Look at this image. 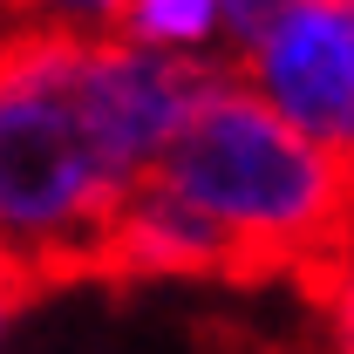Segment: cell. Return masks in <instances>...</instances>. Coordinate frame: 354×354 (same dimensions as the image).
<instances>
[{
    "label": "cell",
    "mask_w": 354,
    "mask_h": 354,
    "mask_svg": "<svg viewBox=\"0 0 354 354\" xmlns=\"http://www.w3.org/2000/svg\"><path fill=\"white\" fill-rule=\"evenodd\" d=\"M212 75L205 55L102 28L0 35V239L41 286L95 279V245L123 191L157 164Z\"/></svg>",
    "instance_id": "6da1fadb"
},
{
    "label": "cell",
    "mask_w": 354,
    "mask_h": 354,
    "mask_svg": "<svg viewBox=\"0 0 354 354\" xmlns=\"http://www.w3.org/2000/svg\"><path fill=\"white\" fill-rule=\"evenodd\" d=\"M150 171L232 239L245 279H300L313 307L354 252V164L293 130L245 75H212Z\"/></svg>",
    "instance_id": "7a4b0ae2"
},
{
    "label": "cell",
    "mask_w": 354,
    "mask_h": 354,
    "mask_svg": "<svg viewBox=\"0 0 354 354\" xmlns=\"http://www.w3.org/2000/svg\"><path fill=\"white\" fill-rule=\"evenodd\" d=\"M239 75L293 130L354 164V0H286L239 41Z\"/></svg>",
    "instance_id": "3957f363"
},
{
    "label": "cell",
    "mask_w": 354,
    "mask_h": 354,
    "mask_svg": "<svg viewBox=\"0 0 354 354\" xmlns=\"http://www.w3.org/2000/svg\"><path fill=\"white\" fill-rule=\"evenodd\" d=\"M116 35L143 48H171V55H205L225 35V0H123Z\"/></svg>",
    "instance_id": "277c9868"
},
{
    "label": "cell",
    "mask_w": 354,
    "mask_h": 354,
    "mask_svg": "<svg viewBox=\"0 0 354 354\" xmlns=\"http://www.w3.org/2000/svg\"><path fill=\"white\" fill-rule=\"evenodd\" d=\"M123 0H0V21L14 28H116Z\"/></svg>",
    "instance_id": "5b68a950"
},
{
    "label": "cell",
    "mask_w": 354,
    "mask_h": 354,
    "mask_svg": "<svg viewBox=\"0 0 354 354\" xmlns=\"http://www.w3.org/2000/svg\"><path fill=\"white\" fill-rule=\"evenodd\" d=\"M41 293H48V286L35 279V266H28L14 245H7V239H0V334H7V320H14V313L35 307Z\"/></svg>",
    "instance_id": "8992f818"
},
{
    "label": "cell",
    "mask_w": 354,
    "mask_h": 354,
    "mask_svg": "<svg viewBox=\"0 0 354 354\" xmlns=\"http://www.w3.org/2000/svg\"><path fill=\"white\" fill-rule=\"evenodd\" d=\"M320 307H327V327H334V354H354V252L341 259L334 286L320 293Z\"/></svg>",
    "instance_id": "52a82bcc"
},
{
    "label": "cell",
    "mask_w": 354,
    "mask_h": 354,
    "mask_svg": "<svg viewBox=\"0 0 354 354\" xmlns=\"http://www.w3.org/2000/svg\"><path fill=\"white\" fill-rule=\"evenodd\" d=\"M279 7H286V0H225V35H232V41H252Z\"/></svg>",
    "instance_id": "ba28073f"
}]
</instances>
